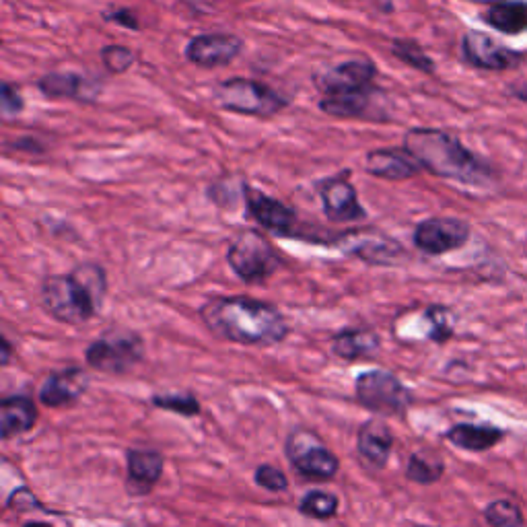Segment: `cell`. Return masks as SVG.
Masks as SVG:
<instances>
[{"label": "cell", "instance_id": "9c48e42d", "mask_svg": "<svg viewBox=\"0 0 527 527\" xmlns=\"http://www.w3.org/2000/svg\"><path fill=\"white\" fill-rule=\"evenodd\" d=\"M468 237L470 227L458 219H429L420 223L414 231L416 248L431 256H441L462 248Z\"/></svg>", "mask_w": 527, "mask_h": 527}, {"label": "cell", "instance_id": "2e32d148", "mask_svg": "<svg viewBox=\"0 0 527 527\" xmlns=\"http://www.w3.org/2000/svg\"><path fill=\"white\" fill-rule=\"evenodd\" d=\"M394 449V433L381 418H369L357 435V451L373 468H385Z\"/></svg>", "mask_w": 527, "mask_h": 527}, {"label": "cell", "instance_id": "8992f818", "mask_svg": "<svg viewBox=\"0 0 527 527\" xmlns=\"http://www.w3.org/2000/svg\"><path fill=\"white\" fill-rule=\"evenodd\" d=\"M285 453L293 470L303 480H332L340 472V460L334 451H330L324 441L307 429H295L287 437Z\"/></svg>", "mask_w": 527, "mask_h": 527}, {"label": "cell", "instance_id": "e575fe53", "mask_svg": "<svg viewBox=\"0 0 527 527\" xmlns=\"http://www.w3.org/2000/svg\"><path fill=\"white\" fill-rule=\"evenodd\" d=\"M108 19L118 21V23H122L124 27H130V29H138V21H136V17H134L130 11H126V9H118V11H114L112 15H108Z\"/></svg>", "mask_w": 527, "mask_h": 527}, {"label": "cell", "instance_id": "f546056e", "mask_svg": "<svg viewBox=\"0 0 527 527\" xmlns=\"http://www.w3.org/2000/svg\"><path fill=\"white\" fill-rule=\"evenodd\" d=\"M392 52L406 64L418 68V70H425V73H431L433 70V62L431 58L423 52V48H420L418 44L414 42H408V40H398L394 42L392 46Z\"/></svg>", "mask_w": 527, "mask_h": 527}, {"label": "cell", "instance_id": "cb8c5ba5", "mask_svg": "<svg viewBox=\"0 0 527 527\" xmlns=\"http://www.w3.org/2000/svg\"><path fill=\"white\" fill-rule=\"evenodd\" d=\"M488 25L503 33H521L527 31V3L519 0H507V3L493 5L486 13Z\"/></svg>", "mask_w": 527, "mask_h": 527}, {"label": "cell", "instance_id": "f1b7e54d", "mask_svg": "<svg viewBox=\"0 0 527 527\" xmlns=\"http://www.w3.org/2000/svg\"><path fill=\"white\" fill-rule=\"evenodd\" d=\"M425 318H427V322L431 326L429 328V338L433 342L443 344V342H447L453 336V320H451L449 309L439 307V305L429 307L427 313H425Z\"/></svg>", "mask_w": 527, "mask_h": 527}, {"label": "cell", "instance_id": "44dd1931", "mask_svg": "<svg viewBox=\"0 0 527 527\" xmlns=\"http://www.w3.org/2000/svg\"><path fill=\"white\" fill-rule=\"evenodd\" d=\"M447 441L455 447L466 449V451H486L493 449L499 441L505 439V431L490 427V425H472V423H460L453 425L445 433Z\"/></svg>", "mask_w": 527, "mask_h": 527}, {"label": "cell", "instance_id": "30bf717a", "mask_svg": "<svg viewBox=\"0 0 527 527\" xmlns=\"http://www.w3.org/2000/svg\"><path fill=\"white\" fill-rule=\"evenodd\" d=\"M165 470V458L157 449L132 447L126 451V490L130 497H147Z\"/></svg>", "mask_w": 527, "mask_h": 527}, {"label": "cell", "instance_id": "6da1fadb", "mask_svg": "<svg viewBox=\"0 0 527 527\" xmlns=\"http://www.w3.org/2000/svg\"><path fill=\"white\" fill-rule=\"evenodd\" d=\"M200 318L215 336L243 346H274L289 336L285 315L250 297L210 299L202 305Z\"/></svg>", "mask_w": 527, "mask_h": 527}, {"label": "cell", "instance_id": "7402d4cb", "mask_svg": "<svg viewBox=\"0 0 527 527\" xmlns=\"http://www.w3.org/2000/svg\"><path fill=\"white\" fill-rule=\"evenodd\" d=\"M373 87L353 91V93H338V95H324L322 110L336 118H361L371 108Z\"/></svg>", "mask_w": 527, "mask_h": 527}, {"label": "cell", "instance_id": "1f68e13d", "mask_svg": "<svg viewBox=\"0 0 527 527\" xmlns=\"http://www.w3.org/2000/svg\"><path fill=\"white\" fill-rule=\"evenodd\" d=\"M101 58H103V64L105 68L110 70V73H126V70L134 64V54L124 48V46H108L101 50Z\"/></svg>", "mask_w": 527, "mask_h": 527}, {"label": "cell", "instance_id": "603a6c76", "mask_svg": "<svg viewBox=\"0 0 527 527\" xmlns=\"http://www.w3.org/2000/svg\"><path fill=\"white\" fill-rule=\"evenodd\" d=\"M38 85L48 97L87 99V93H97L95 87L85 77L75 73H50L44 79H40Z\"/></svg>", "mask_w": 527, "mask_h": 527}, {"label": "cell", "instance_id": "4fadbf2b", "mask_svg": "<svg viewBox=\"0 0 527 527\" xmlns=\"http://www.w3.org/2000/svg\"><path fill=\"white\" fill-rule=\"evenodd\" d=\"M243 50V42L235 35L227 33H208V35H198L188 46H186V56L190 62L204 66V68H215V66H225L233 62Z\"/></svg>", "mask_w": 527, "mask_h": 527}, {"label": "cell", "instance_id": "d6986e66", "mask_svg": "<svg viewBox=\"0 0 527 527\" xmlns=\"http://www.w3.org/2000/svg\"><path fill=\"white\" fill-rule=\"evenodd\" d=\"M245 198H248L250 215L270 231L276 233H291L297 215L289 206L278 202L254 188H245Z\"/></svg>", "mask_w": 527, "mask_h": 527}, {"label": "cell", "instance_id": "d6a6232c", "mask_svg": "<svg viewBox=\"0 0 527 527\" xmlns=\"http://www.w3.org/2000/svg\"><path fill=\"white\" fill-rule=\"evenodd\" d=\"M7 507L13 509V511H19V513H27V511H42V513H50L46 511V507L38 501V497H35L29 488L21 486V488H15L13 493L9 495L7 499Z\"/></svg>", "mask_w": 527, "mask_h": 527}, {"label": "cell", "instance_id": "5bb4252c", "mask_svg": "<svg viewBox=\"0 0 527 527\" xmlns=\"http://www.w3.org/2000/svg\"><path fill=\"white\" fill-rule=\"evenodd\" d=\"M375 77V66L369 60H350L338 64L324 75L315 79L324 95H338V93H353L361 89H369Z\"/></svg>", "mask_w": 527, "mask_h": 527}, {"label": "cell", "instance_id": "ba28073f", "mask_svg": "<svg viewBox=\"0 0 527 527\" xmlns=\"http://www.w3.org/2000/svg\"><path fill=\"white\" fill-rule=\"evenodd\" d=\"M215 99L223 110L245 116H274L287 105V99L264 83L252 79H229L215 89Z\"/></svg>", "mask_w": 527, "mask_h": 527}, {"label": "cell", "instance_id": "9a60e30c", "mask_svg": "<svg viewBox=\"0 0 527 527\" xmlns=\"http://www.w3.org/2000/svg\"><path fill=\"white\" fill-rule=\"evenodd\" d=\"M464 54L470 64L484 70H509L521 62V56L501 46L490 35L470 31L464 38Z\"/></svg>", "mask_w": 527, "mask_h": 527}, {"label": "cell", "instance_id": "7c38bea8", "mask_svg": "<svg viewBox=\"0 0 527 527\" xmlns=\"http://www.w3.org/2000/svg\"><path fill=\"white\" fill-rule=\"evenodd\" d=\"M320 196L324 204V213L334 223H350L365 219V210L359 204L357 190L348 182L346 175L326 180L320 186Z\"/></svg>", "mask_w": 527, "mask_h": 527}, {"label": "cell", "instance_id": "74e56055", "mask_svg": "<svg viewBox=\"0 0 527 527\" xmlns=\"http://www.w3.org/2000/svg\"><path fill=\"white\" fill-rule=\"evenodd\" d=\"M416 527H427V525H416Z\"/></svg>", "mask_w": 527, "mask_h": 527}, {"label": "cell", "instance_id": "3957f363", "mask_svg": "<svg viewBox=\"0 0 527 527\" xmlns=\"http://www.w3.org/2000/svg\"><path fill=\"white\" fill-rule=\"evenodd\" d=\"M406 151L439 178H449L462 184H486L488 167L480 163L458 138L441 130L414 128L406 134Z\"/></svg>", "mask_w": 527, "mask_h": 527}, {"label": "cell", "instance_id": "5b68a950", "mask_svg": "<svg viewBox=\"0 0 527 527\" xmlns=\"http://www.w3.org/2000/svg\"><path fill=\"white\" fill-rule=\"evenodd\" d=\"M355 394L363 408L379 416L404 414L414 402V396L406 385L394 373L383 369L361 373L355 383Z\"/></svg>", "mask_w": 527, "mask_h": 527}, {"label": "cell", "instance_id": "8fae6325", "mask_svg": "<svg viewBox=\"0 0 527 527\" xmlns=\"http://www.w3.org/2000/svg\"><path fill=\"white\" fill-rule=\"evenodd\" d=\"M89 390V375L81 367H68L50 373L42 388L40 402L48 408H66L77 404Z\"/></svg>", "mask_w": 527, "mask_h": 527}, {"label": "cell", "instance_id": "d590c367", "mask_svg": "<svg viewBox=\"0 0 527 527\" xmlns=\"http://www.w3.org/2000/svg\"><path fill=\"white\" fill-rule=\"evenodd\" d=\"M11 355H13V346H11V342L7 338H3V357H0V363L7 367L9 361H11Z\"/></svg>", "mask_w": 527, "mask_h": 527}, {"label": "cell", "instance_id": "4316f807", "mask_svg": "<svg viewBox=\"0 0 527 527\" xmlns=\"http://www.w3.org/2000/svg\"><path fill=\"white\" fill-rule=\"evenodd\" d=\"M151 404L155 408L173 412V414H180V416H198L202 406L198 402V398L190 392H165V394H155L151 398Z\"/></svg>", "mask_w": 527, "mask_h": 527}, {"label": "cell", "instance_id": "836d02e7", "mask_svg": "<svg viewBox=\"0 0 527 527\" xmlns=\"http://www.w3.org/2000/svg\"><path fill=\"white\" fill-rule=\"evenodd\" d=\"M21 108H23V99H21L19 91L13 85L5 83L3 85V112L5 114H17V112H21Z\"/></svg>", "mask_w": 527, "mask_h": 527}, {"label": "cell", "instance_id": "277c9868", "mask_svg": "<svg viewBox=\"0 0 527 527\" xmlns=\"http://www.w3.org/2000/svg\"><path fill=\"white\" fill-rule=\"evenodd\" d=\"M85 359L99 373L126 375L145 359V342L132 330H110L89 344Z\"/></svg>", "mask_w": 527, "mask_h": 527}, {"label": "cell", "instance_id": "e0dca14e", "mask_svg": "<svg viewBox=\"0 0 527 527\" xmlns=\"http://www.w3.org/2000/svg\"><path fill=\"white\" fill-rule=\"evenodd\" d=\"M38 423V406L29 396H7L0 400V437L5 441L29 433Z\"/></svg>", "mask_w": 527, "mask_h": 527}, {"label": "cell", "instance_id": "d4e9b609", "mask_svg": "<svg viewBox=\"0 0 527 527\" xmlns=\"http://www.w3.org/2000/svg\"><path fill=\"white\" fill-rule=\"evenodd\" d=\"M443 472H445V464L433 451H416L410 455L406 464V478L423 486L439 482Z\"/></svg>", "mask_w": 527, "mask_h": 527}, {"label": "cell", "instance_id": "83f0119b", "mask_svg": "<svg viewBox=\"0 0 527 527\" xmlns=\"http://www.w3.org/2000/svg\"><path fill=\"white\" fill-rule=\"evenodd\" d=\"M484 519L490 527H523L525 523L521 509L507 499L490 503L484 509Z\"/></svg>", "mask_w": 527, "mask_h": 527}, {"label": "cell", "instance_id": "7a4b0ae2", "mask_svg": "<svg viewBox=\"0 0 527 527\" xmlns=\"http://www.w3.org/2000/svg\"><path fill=\"white\" fill-rule=\"evenodd\" d=\"M108 293L103 268L81 264L68 274L48 276L42 285V305L54 320L79 326L95 318Z\"/></svg>", "mask_w": 527, "mask_h": 527}, {"label": "cell", "instance_id": "4dcf8cb0", "mask_svg": "<svg viewBox=\"0 0 527 527\" xmlns=\"http://www.w3.org/2000/svg\"><path fill=\"white\" fill-rule=\"evenodd\" d=\"M254 480L260 488L268 490V493H285L289 488V478L285 476V472L272 464L258 466L254 472Z\"/></svg>", "mask_w": 527, "mask_h": 527}, {"label": "cell", "instance_id": "52a82bcc", "mask_svg": "<svg viewBox=\"0 0 527 527\" xmlns=\"http://www.w3.org/2000/svg\"><path fill=\"white\" fill-rule=\"evenodd\" d=\"M227 260L245 283H264L283 264L274 245L258 231L241 233L229 248Z\"/></svg>", "mask_w": 527, "mask_h": 527}, {"label": "cell", "instance_id": "ffe728a7", "mask_svg": "<svg viewBox=\"0 0 527 527\" xmlns=\"http://www.w3.org/2000/svg\"><path fill=\"white\" fill-rule=\"evenodd\" d=\"M381 346V340L371 330L348 328L332 338V353L342 361L371 359Z\"/></svg>", "mask_w": 527, "mask_h": 527}, {"label": "cell", "instance_id": "ac0fdd59", "mask_svg": "<svg viewBox=\"0 0 527 527\" xmlns=\"http://www.w3.org/2000/svg\"><path fill=\"white\" fill-rule=\"evenodd\" d=\"M365 169L383 180H408L420 171V163L404 149H377L365 157Z\"/></svg>", "mask_w": 527, "mask_h": 527}, {"label": "cell", "instance_id": "8d00e7d4", "mask_svg": "<svg viewBox=\"0 0 527 527\" xmlns=\"http://www.w3.org/2000/svg\"><path fill=\"white\" fill-rule=\"evenodd\" d=\"M23 527H52V525L44 523V521H31V523H25Z\"/></svg>", "mask_w": 527, "mask_h": 527}, {"label": "cell", "instance_id": "484cf974", "mask_svg": "<svg viewBox=\"0 0 527 527\" xmlns=\"http://www.w3.org/2000/svg\"><path fill=\"white\" fill-rule=\"evenodd\" d=\"M338 497L326 490H309L299 501V513L309 519H330L338 513Z\"/></svg>", "mask_w": 527, "mask_h": 527}]
</instances>
